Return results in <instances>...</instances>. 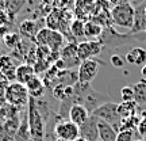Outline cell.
Listing matches in <instances>:
<instances>
[{
	"label": "cell",
	"mask_w": 146,
	"mask_h": 141,
	"mask_svg": "<svg viewBox=\"0 0 146 141\" xmlns=\"http://www.w3.org/2000/svg\"><path fill=\"white\" fill-rule=\"evenodd\" d=\"M70 30H72L73 38H76V39H80V38L85 37V34H84V22L80 21V19L72 22Z\"/></svg>",
	"instance_id": "484cf974"
},
{
	"label": "cell",
	"mask_w": 146,
	"mask_h": 141,
	"mask_svg": "<svg viewBox=\"0 0 146 141\" xmlns=\"http://www.w3.org/2000/svg\"><path fill=\"white\" fill-rule=\"evenodd\" d=\"M103 50V45L100 43L98 39H91V41H83L77 45V57L80 61H85L89 60L94 56L100 54V52Z\"/></svg>",
	"instance_id": "ba28073f"
},
{
	"label": "cell",
	"mask_w": 146,
	"mask_h": 141,
	"mask_svg": "<svg viewBox=\"0 0 146 141\" xmlns=\"http://www.w3.org/2000/svg\"><path fill=\"white\" fill-rule=\"evenodd\" d=\"M15 141H33L30 137V129H29V118H27V110L22 113L21 124L18 126V130L14 137Z\"/></svg>",
	"instance_id": "d6986e66"
},
{
	"label": "cell",
	"mask_w": 146,
	"mask_h": 141,
	"mask_svg": "<svg viewBox=\"0 0 146 141\" xmlns=\"http://www.w3.org/2000/svg\"><path fill=\"white\" fill-rule=\"evenodd\" d=\"M35 43L38 46L47 47L52 53H58L62 47L64 35L62 33L58 31V30H52V29L43 27L36 34Z\"/></svg>",
	"instance_id": "7a4b0ae2"
},
{
	"label": "cell",
	"mask_w": 146,
	"mask_h": 141,
	"mask_svg": "<svg viewBox=\"0 0 146 141\" xmlns=\"http://www.w3.org/2000/svg\"><path fill=\"white\" fill-rule=\"evenodd\" d=\"M125 60L127 64H131V65H145L146 64V50L143 47H133L130 52L125 56Z\"/></svg>",
	"instance_id": "9a60e30c"
},
{
	"label": "cell",
	"mask_w": 146,
	"mask_h": 141,
	"mask_svg": "<svg viewBox=\"0 0 146 141\" xmlns=\"http://www.w3.org/2000/svg\"><path fill=\"white\" fill-rule=\"evenodd\" d=\"M103 33V26L95 21H89L84 23V34L87 38H99Z\"/></svg>",
	"instance_id": "603a6c76"
},
{
	"label": "cell",
	"mask_w": 146,
	"mask_h": 141,
	"mask_svg": "<svg viewBox=\"0 0 146 141\" xmlns=\"http://www.w3.org/2000/svg\"><path fill=\"white\" fill-rule=\"evenodd\" d=\"M99 64H100V61L95 60V58H89V60L81 61L80 65H78V71H77L78 82H80V83L91 84V82L98 76Z\"/></svg>",
	"instance_id": "52a82bcc"
},
{
	"label": "cell",
	"mask_w": 146,
	"mask_h": 141,
	"mask_svg": "<svg viewBox=\"0 0 146 141\" xmlns=\"http://www.w3.org/2000/svg\"><path fill=\"white\" fill-rule=\"evenodd\" d=\"M21 42H22V37L19 33L8 31L3 37V43H4L8 49H12V50H15L16 47L21 45Z\"/></svg>",
	"instance_id": "cb8c5ba5"
},
{
	"label": "cell",
	"mask_w": 146,
	"mask_h": 141,
	"mask_svg": "<svg viewBox=\"0 0 146 141\" xmlns=\"http://www.w3.org/2000/svg\"><path fill=\"white\" fill-rule=\"evenodd\" d=\"M8 82L7 80H3L0 82V99H4L5 96V91H7V87H8Z\"/></svg>",
	"instance_id": "4dcf8cb0"
},
{
	"label": "cell",
	"mask_w": 146,
	"mask_h": 141,
	"mask_svg": "<svg viewBox=\"0 0 146 141\" xmlns=\"http://www.w3.org/2000/svg\"><path fill=\"white\" fill-rule=\"evenodd\" d=\"M54 141H68V140H64V138H56Z\"/></svg>",
	"instance_id": "d590c367"
},
{
	"label": "cell",
	"mask_w": 146,
	"mask_h": 141,
	"mask_svg": "<svg viewBox=\"0 0 146 141\" xmlns=\"http://www.w3.org/2000/svg\"><path fill=\"white\" fill-rule=\"evenodd\" d=\"M120 96H122V102H131L134 100V90L133 86H125L120 90Z\"/></svg>",
	"instance_id": "4316f807"
},
{
	"label": "cell",
	"mask_w": 146,
	"mask_h": 141,
	"mask_svg": "<svg viewBox=\"0 0 146 141\" xmlns=\"http://www.w3.org/2000/svg\"><path fill=\"white\" fill-rule=\"evenodd\" d=\"M73 141H87L85 138H83V137H77L76 140H73Z\"/></svg>",
	"instance_id": "836d02e7"
},
{
	"label": "cell",
	"mask_w": 146,
	"mask_h": 141,
	"mask_svg": "<svg viewBox=\"0 0 146 141\" xmlns=\"http://www.w3.org/2000/svg\"><path fill=\"white\" fill-rule=\"evenodd\" d=\"M41 21H34V19H25L23 22H21L19 25V34L21 37H25L30 41L35 42V37L38 34V31L43 29L41 23Z\"/></svg>",
	"instance_id": "7c38bea8"
},
{
	"label": "cell",
	"mask_w": 146,
	"mask_h": 141,
	"mask_svg": "<svg viewBox=\"0 0 146 141\" xmlns=\"http://www.w3.org/2000/svg\"><path fill=\"white\" fill-rule=\"evenodd\" d=\"M145 14H146V4H145Z\"/></svg>",
	"instance_id": "ab89813d"
},
{
	"label": "cell",
	"mask_w": 146,
	"mask_h": 141,
	"mask_svg": "<svg viewBox=\"0 0 146 141\" xmlns=\"http://www.w3.org/2000/svg\"><path fill=\"white\" fill-rule=\"evenodd\" d=\"M126 3H133V1H135V0H125Z\"/></svg>",
	"instance_id": "8d00e7d4"
},
{
	"label": "cell",
	"mask_w": 146,
	"mask_h": 141,
	"mask_svg": "<svg viewBox=\"0 0 146 141\" xmlns=\"http://www.w3.org/2000/svg\"><path fill=\"white\" fill-rule=\"evenodd\" d=\"M142 140H143V141H146V136H145V137H143V138H142Z\"/></svg>",
	"instance_id": "f35d334b"
},
{
	"label": "cell",
	"mask_w": 146,
	"mask_h": 141,
	"mask_svg": "<svg viewBox=\"0 0 146 141\" xmlns=\"http://www.w3.org/2000/svg\"><path fill=\"white\" fill-rule=\"evenodd\" d=\"M3 80H5V79H4V75L1 73V71H0V82H3Z\"/></svg>",
	"instance_id": "e575fe53"
},
{
	"label": "cell",
	"mask_w": 146,
	"mask_h": 141,
	"mask_svg": "<svg viewBox=\"0 0 146 141\" xmlns=\"http://www.w3.org/2000/svg\"><path fill=\"white\" fill-rule=\"evenodd\" d=\"M134 133H137V130H120L116 136V141H134Z\"/></svg>",
	"instance_id": "f1b7e54d"
},
{
	"label": "cell",
	"mask_w": 146,
	"mask_h": 141,
	"mask_svg": "<svg viewBox=\"0 0 146 141\" xmlns=\"http://www.w3.org/2000/svg\"><path fill=\"white\" fill-rule=\"evenodd\" d=\"M16 67L18 65L15 64V60L11 54H0V71L4 75V79L8 83L16 82Z\"/></svg>",
	"instance_id": "30bf717a"
},
{
	"label": "cell",
	"mask_w": 146,
	"mask_h": 141,
	"mask_svg": "<svg viewBox=\"0 0 146 141\" xmlns=\"http://www.w3.org/2000/svg\"><path fill=\"white\" fill-rule=\"evenodd\" d=\"M5 102L8 105L14 106L16 109H25L27 105H29V99H30V95H29V91H27L26 86L25 84H21L18 82H14V83H10L8 87H7V91H5V96H4Z\"/></svg>",
	"instance_id": "3957f363"
},
{
	"label": "cell",
	"mask_w": 146,
	"mask_h": 141,
	"mask_svg": "<svg viewBox=\"0 0 146 141\" xmlns=\"http://www.w3.org/2000/svg\"><path fill=\"white\" fill-rule=\"evenodd\" d=\"M26 88L29 91V95L34 98V99H38V98H42L43 96V92H45V84L38 76H34L33 79H30L26 83Z\"/></svg>",
	"instance_id": "2e32d148"
},
{
	"label": "cell",
	"mask_w": 146,
	"mask_h": 141,
	"mask_svg": "<svg viewBox=\"0 0 146 141\" xmlns=\"http://www.w3.org/2000/svg\"><path fill=\"white\" fill-rule=\"evenodd\" d=\"M89 115H91V113L83 105H73L69 110V121L77 126L83 125L89 118Z\"/></svg>",
	"instance_id": "5bb4252c"
},
{
	"label": "cell",
	"mask_w": 146,
	"mask_h": 141,
	"mask_svg": "<svg viewBox=\"0 0 146 141\" xmlns=\"http://www.w3.org/2000/svg\"><path fill=\"white\" fill-rule=\"evenodd\" d=\"M98 118L95 115H89V118L84 122L80 129V137L85 138L87 141H99V130H98Z\"/></svg>",
	"instance_id": "9c48e42d"
},
{
	"label": "cell",
	"mask_w": 146,
	"mask_h": 141,
	"mask_svg": "<svg viewBox=\"0 0 146 141\" xmlns=\"http://www.w3.org/2000/svg\"><path fill=\"white\" fill-rule=\"evenodd\" d=\"M53 133L56 138H64V140L73 141L80 137V129L77 125H74L69 120H56V125L53 128Z\"/></svg>",
	"instance_id": "8992f818"
},
{
	"label": "cell",
	"mask_w": 146,
	"mask_h": 141,
	"mask_svg": "<svg viewBox=\"0 0 146 141\" xmlns=\"http://www.w3.org/2000/svg\"><path fill=\"white\" fill-rule=\"evenodd\" d=\"M134 141H143L142 138H137V140H134Z\"/></svg>",
	"instance_id": "74e56055"
},
{
	"label": "cell",
	"mask_w": 146,
	"mask_h": 141,
	"mask_svg": "<svg viewBox=\"0 0 146 141\" xmlns=\"http://www.w3.org/2000/svg\"><path fill=\"white\" fill-rule=\"evenodd\" d=\"M98 130H99V141H116V136L119 133L111 125L102 120L98 121Z\"/></svg>",
	"instance_id": "e0dca14e"
},
{
	"label": "cell",
	"mask_w": 146,
	"mask_h": 141,
	"mask_svg": "<svg viewBox=\"0 0 146 141\" xmlns=\"http://www.w3.org/2000/svg\"><path fill=\"white\" fill-rule=\"evenodd\" d=\"M110 18L114 25L131 30L133 23H134V5H131V3H126V1L119 5H115L111 8Z\"/></svg>",
	"instance_id": "277c9868"
},
{
	"label": "cell",
	"mask_w": 146,
	"mask_h": 141,
	"mask_svg": "<svg viewBox=\"0 0 146 141\" xmlns=\"http://www.w3.org/2000/svg\"><path fill=\"white\" fill-rule=\"evenodd\" d=\"M141 75L143 76V79L146 80V64L143 65V67H142V69H141Z\"/></svg>",
	"instance_id": "d6a6232c"
},
{
	"label": "cell",
	"mask_w": 146,
	"mask_h": 141,
	"mask_svg": "<svg viewBox=\"0 0 146 141\" xmlns=\"http://www.w3.org/2000/svg\"><path fill=\"white\" fill-rule=\"evenodd\" d=\"M133 90H134V102L138 106L146 105V80L141 79L139 82L133 84Z\"/></svg>",
	"instance_id": "44dd1931"
},
{
	"label": "cell",
	"mask_w": 146,
	"mask_h": 141,
	"mask_svg": "<svg viewBox=\"0 0 146 141\" xmlns=\"http://www.w3.org/2000/svg\"><path fill=\"white\" fill-rule=\"evenodd\" d=\"M92 115H95L96 118L107 122L108 125H111L116 132H119V126L120 122H122V118H120L119 113H118V103L115 102H106L102 106H99L98 109L95 110Z\"/></svg>",
	"instance_id": "5b68a950"
},
{
	"label": "cell",
	"mask_w": 146,
	"mask_h": 141,
	"mask_svg": "<svg viewBox=\"0 0 146 141\" xmlns=\"http://www.w3.org/2000/svg\"><path fill=\"white\" fill-rule=\"evenodd\" d=\"M29 0H5V14L8 15V19L12 23V21L16 18V15L23 10V7L27 4Z\"/></svg>",
	"instance_id": "ffe728a7"
},
{
	"label": "cell",
	"mask_w": 146,
	"mask_h": 141,
	"mask_svg": "<svg viewBox=\"0 0 146 141\" xmlns=\"http://www.w3.org/2000/svg\"><path fill=\"white\" fill-rule=\"evenodd\" d=\"M107 1H108V4L111 8L115 7V5H119V4H122V3H125V0H107Z\"/></svg>",
	"instance_id": "1f68e13d"
},
{
	"label": "cell",
	"mask_w": 146,
	"mask_h": 141,
	"mask_svg": "<svg viewBox=\"0 0 146 141\" xmlns=\"http://www.w3.org/2000/svg\"><path fill=\"white\" fill-rule=\"evenodd\" d=\"M145 4L146 0L141 1L138 5L134 7V23L131 27L133 34L146 33V14H145Z\"/></svg>",
	"instance_id": "8fae6325"
},
{
	"label": "cell",
	"mask_w": 146,
	"mask_h": 141,
	"mask_svg": "<svg viewBox=\"0 0 146 141\" xmlns=\"http://www.w3.org/2000/svg\"><path fill=\"white\" fill-rule=\"evenodd\" d=\"M110 61L112 64V67H115V68H123L126 65L125 57H122L120 54H112L111 58H110Z\"/></svg>",
	"instance_id": "f546056e"
},
{
	"label": "cell",
	"mask_w": 146,
	"mask_h": 141,
	"mask_svg": "<svg viewBox=\"0 0 146 141\" xmlns=\"http://www.w3.org/2000/svg\"><path fill=\"white\" fill-rule=\"evenodd\" d=\"M61 60L66 64V68H72L74 65H80V60L77 57V45L74 43H68L61 50Z\"/></svg>",
	"instance_id": "4fadbf2b"
},
{
	"label": "cell",
	"mask_w": 146,
	"mask_h": 141,
	"mask_svg": "<svg viewBox=\"0 0 146 141\" xmlns=\"http://www.w3.org/2000/svg\"><path fill=\"white\" fill-rule=\"evenodd\" d=\"M34 76H35V71H34V67H33V65H29V64L23 63L16 67L15 79L18 83L26 86L27 82H29L30 79H33Z\"/></svg>",
	"instance_id": "ac0fdd59"
},
{
	"label": "cell",
	"mask_w": 146,
	"mask_h": 141,
	"mask_svg": "<svg viewBox=\"0 0 146 141\" xmlns=\"http://www.w3.org/2000/svg\"><path fill=\"white\" fill-rule=\"evenodd\" d=\"M27 118H29V129L33 141H45L46 136V122L35 107L34 98L30 96L27 105Z\"/></svg>",
	"instance_id": "6da1fadb"
},
{
	"label": "cell",
	"mask_w": 146,
	"mask_h": 141,
	"mask_svg": "<svg viewBox=\"0 0 146 141\" xmlns=\"http://www.w3.org/2000/svg\"><path fill=\"white\" fill-rule=\"evenodd\" d=\"M94 7V0H76V10L80 11L84 8V12H89Z\"/></svg>",
	"instance_id": "83f0119b"
},
{
	"label": "cell",
	"mask_w": 146,
	"mask_h": 141,
	"mask_svg": "<svg viewBox=\"0 0 146 141\" xmlns=\"http://www.w3.org/2000/svg\"><path fill=\"white\" fill-rule=\"evenodd\" d=\"M60 22H62L61 16L57 11H53L52 14H49L46 19H45V25L47 29H52V30H58L60 29ZM60 31V30H58Z\"/></svg>",
	"instance_id": "d4e9b609"
},
{
	"label": "cell",
	"mask_w": 146,
	"mask_h": 141,
	"mask_svg": "<svg viewBox=\"0 0 146 141\" xmlns=\"http://www.w3.org/2000/svg\"><path fill=\"white\" fill-rule=\"evenodd\" d=\"M12 141H15V140H12Z\"/></svg>",
	"instance_id": "60d3db41"
},
{
	"label": "cell",
	"mask_w": 146,
	"mask_h": 141,
	"mask_svg": "<svg viewBox=\"0 0 146 141\" xmlns=\"http://www.w3.org/2000/svg\"><path fill=\"white\" fill-rule=\"evenodd\" d=\"M118 113H119L122 120L123 118H130L133 115H137V113H138V105H137L134 100L118 103Z\"/></svg>",
	"instance_id": "7402d4cb"
}]
</instances>
